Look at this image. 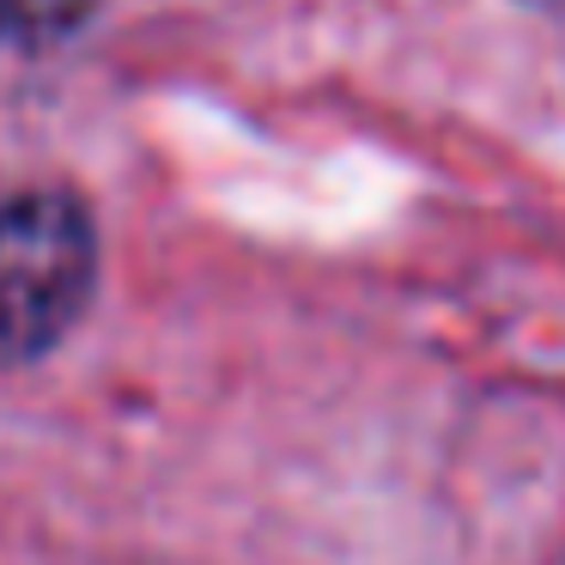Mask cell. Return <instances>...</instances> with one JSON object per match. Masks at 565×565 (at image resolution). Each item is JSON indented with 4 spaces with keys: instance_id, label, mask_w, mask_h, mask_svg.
I'll list each match as a JSON object with an SVG mask.
<instances>
[{
    "instance_id": "1",
    "label": "cell",
    "mask_w": 565,
    "mask_h": 565,
    "mask_svg": "<svg viewBox=\"0 0 565 565\" xmlns=\"http://www.w3.org/2000/svg\"><path fill=\"white\" fill-rule=\"evenodd\" d=\"M98 286V232L62 189L0 207V371L43 359Z\"/></svg>"
},
{
    "instance_id": "2",
    "label": "cell",
    "mask_w": 565,
    "mask_h": 565,
    "mask_svg": "<svg viewBox=\"0 0 565 565\" xmlns=\"http://www.w3.org/2000/svg\"><path fill=\"white\" fill-rule=\"evenodd\" d=\"M92 0H0V38L7 43H50L86 19Z\"/></svg>"
}]
</instances>
